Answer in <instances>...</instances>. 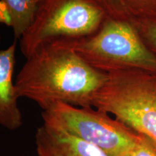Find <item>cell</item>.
<instances>
[{"instance_id":"52a82bcc","label":"cell","mask_w":156,"mask_h":156,"mask_svg":"<svg viewBox=\"0 0 156 156\" xmlns=\"http://www.w3.org/2000/svg\"><path fill=\"white\" fill-rule=\"evenodd\" d=\"M16 40L8 48L0 51V124L9 130L23 125V117L17 106L13 72L15 64Z\"/></svg>"},{"instance_id":"30bf717a","label":"cell","mask_w":156,"mask_h":156,"mask_svg":"<svg viewBox=\"0 0 156 156\" xmlns=\"http://www.w3.org/2000/svg\"><path fill=\"white\" fill-rule=\"evenodd\" d=\"M131 23L145 46L156 54V15L136 19Z\"/></svg>"},{"instance_id":"8992f818","label":"cell","mask_w":156,"mask_h":156,"mask_svg":"<svg viewBox=\"0 0 156 156\" xmlns=\"http://www.w3.org/2000/svg\"><path fill=\"white\" fill-rule=\"evenodd\" d=\"M35 140L37 156H108L92 144L45 123L37 129Z\"/></svg>"},{"instance_id":"ba28073f","label":"cell","mask_w":156,"mask_h":156,"mask_svg":"<svg viewBox=\"0 0 156 156\" xmlns=\"http://www.w3.org/2000/svg\"><path fill=\"white\" fill-rule=\"evenodd\" d=\"M107 17L131 23L156 15V0H95Z\"/></svg>"},{"instance_id":"3957f363","label":"cell","mask_w":156,"mask_h":156,"mask_svg":"<svg viewBox=\"0 0 156 156\" xmlns=\"http://www.w3.org/2000/svg\"><path fill=\"white\" fill-rule=\"evenodd\" d=\"M59 42L91 67L105 73L139 69L156 74V54L145 46L129 22L107 17L93 36Z\"/></svg>"},{"instance_id":"277c9868","label":"cell","mask_w":156,"mask_h":156,"mask_svg":"<svg viewBox=\"0 0 156 156\" xmlns=\"http://www.w3.org/2000/svg\"><path fill=\"white\" fill-rule=\"evenodd\" d=\"M106 18L95 0H44L20 39L21 51L27 58L44 45L91 36Z\"/></svg>"},{"instance_id":"6da1fadb","label":"cell","mask_w":156,"mask_h":156,"mask_svg":"<svg viewBox=\"0 0 156 156\" xmlns=\"http://www.w3.org/2000/svg\"><path fill=\"white\" fill-rule=\"evenodd\" d=\"M26 59L15 83L17 95L43 111L56 103L92 106L93 95L108 77L61 42L41 46Z\"/></svg>"},{"instance_id":"5b68a950","label":"cell","mask_w":156,"mask_h":156,"mask_svg":"<svg viewBox=\"0 0 156 156\" xmlns=\"http://www.w3.org/2000/svg\"><path fill=\"white\" fill-rule=\"evenodd\" d=\"M41 116L45 124L62 128L108 156H128L142 137L141 134L93 106L56 103L43 111Z\"/></svg>"},{"instance_id":"7c38bea8","label":"cell","mask_w":156,"mask_h":156,"mask_svg":"<svg viewBox=\"0 0 156 156\" xmlns=\"http://www.w3.org/2000/svg\"><path fill=\"white\" fill-rule=\"evenodd\" d=\"M0 21L7 27L12 26V17L6 4L0 0Z\"/></svg>"},{"instance_id":"7a4b0ae2","label":"cell","mask_w":156,"mask_h":156,"mask_svg":"<svg viewBox=\"0 0 156 156\" xmlns=\"http://www.w3.org/2000/svg\"><path fill=\"white\" fill-rule=\"evenodd\" d=\"M91 106L156 142V74L139 69L108 73Z\"/></svg>"},{"instance_id":"9c48e42d","label":"cell","mask_w":156,"mask_h":156,"mask_svg":"<svg viewBox=\"0 0 156 156\" xmlns=\"http://www.w3.org/2000/svg\"><path fill=\"white\" fill-rule=\"evenodd\" d=\"M7 5L12 17L15 40L20 39L34 22L44 0H2Z\"/></svg>"},{"instance_id":"8fae6325","label":"cell","mask_w":156,"mask_h":156,"mask_svg":"<svg viewBox=\"0 0 156 156\" xmlns=\"http://www.w3.org/2000/svg\"><path fill=\"white\" fill-rule=\"evenodd\" d=\"M141 134L140 141L128 156H156V142L149 136Z\"/></svg>"}]
</instances>
